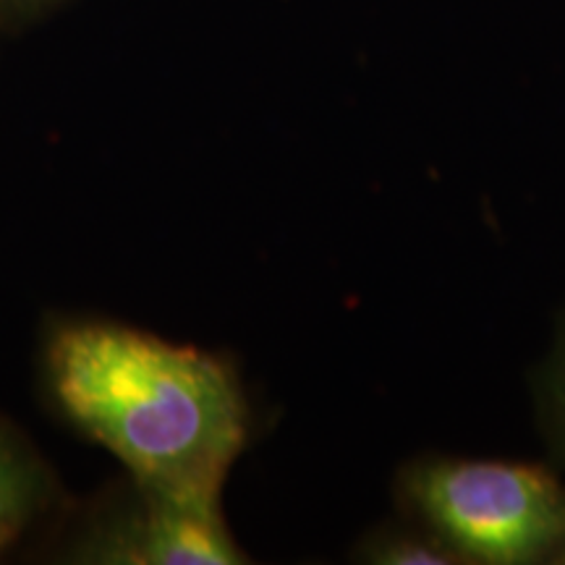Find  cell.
I'll return each instance as SVG.
<instances>
[{
    "label": "cell",
    "mask_w": 565,
    "mask_h": 565,
    "mask_svg": "<svg viewBox=\"0 0 565 565\" xmlns=\"http://www.w3.org/2000/svg\"><path fill=\"white\" fill-rule=\"evenodd\" d=\"M51 391L131 482L221 494L246 443V404L207 351L113 322L63 324L47 343Z\"/></svg>",
    "instance_id": "obj_1"
},
{
    "label": "cell",
    "mask_w": 565,
    "mask_h": 565,
    "mask_svg": "<svg viewBox=\"0 0 565 565\" xmlns=\"http://www.w3.org/2000/svg\"><path fill=\"white\" fill-rule=\"evenodd\" d=\"M404 494L454 555L515 565L565 547V487L536 466L424 461Z\"/></svg>",
    "instance_id": "obj_2"
},
{
    "label": "cell",
    "mask_w": 565,
    "mask_h": 565,
    "mask_svg": "<svg viewBox=\"0 0 565 565\" xmlns=\"http://www.w3.org/2000/svg\"><path fill=\"white\" fill-rule=\"evenodd\" d=\"M134 492L97 515L71 550V561L97 565H236L221 513V494L181 492L131 482Z\"/></svg>",
    "instance_id": "obj_3"
},
{
    "label": "cell",
    "mask_w": 565,
    "mask_h": 565,
    "mask_svg": "<svg viewBox=\"0 0 565 565\" xmlns=\"http://www.w3.org/2000/svg\"><path fill=\"white\" fill-rule=\"evenodd\" d=\"M47 498V475L30 445L0 422V555L30 526Z\"/></svg>",
    "instance_id": "obj_4"
},
{
    "label": "cell",
    "mask_w": 565,
    "mask_h": 565,
    "mask_svg": "<svg viewBox=\"0 0 565 565\" xmlns=\"http://www.w3.org/2000/svg\"><path fill=\"white\" fill-rule=\"evenodd\" d=\"M370 561L374 563H393V565H408V563H454L448 547L443 542L433 540H416V536H395L385 534L370 547Z\"/></svg>",
    "instance_id": "obj_5"
},
{
    "label": "cell",
    "mask_w": 565,
    "mask_h": 565,
    "mask_svg": "<svg viewBox=\"0 0 565 565\" xmlns=\"http://www.w3.org/2000/svg\"><path fill=\"white\" fill-rule=\"evenodd\" d=\"M547 406H550V416H553V427L557 440H561V448L565 454V341L561 349H557L555 356V366L553 374H550V383H547Z\"/></svg>",
    "instance_id": "obj_6"
},
{
    "label": "cell",
    "mask_w": 565,
    "mask_h": 565,
    "mask_svg": "<svg viewBox=\"0 0 565 565\" xmlns=\"http://www.w3.org/2000/svg\"><path fill=\"white\" fill-rule=\"evenodd\" d=\"M55 3L58 0H0V24L34 17V13L51 9Z\"/></svg>",
    "instance_id": "obj_7"
}]
</instances>
